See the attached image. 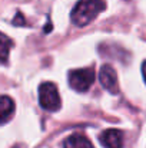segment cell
<instances>
[{
    "mask_svg": "<svg viewBox=\"0 0 146 148\" xmlns=\"http://www.w3.org/2000/svg\"><path fill=\"white\" fill-rule=\"evenodd\" d=\"M105 7L106 4L103 0H80L72 10V22L79 27H85L96 19Z\"/></svg>",
    "mask_w": 146,
    "mask_h": 148,
    "instance_id": "6da1fadb",
    "label": "cell"
},
{
    "mask_svg": "<svg viewBox=\"0 0 146 148\" xmlns=\"http://www.w3.org/2000/svg\"><path fill=\"white\" fill-rule=\"evenodd\" d=\"M39 103L46 111H57L60 108V95L57 91V86L52 82H43L39 86Z\"/></svg>",
    "mask_w": 146,
    "mask_h": 148,
    "instance_id": "7a4b0ae2",
    "label": "cell"
},
{
    "mask_svg": "<svg viewBox=\"0 0 146 148\" xmlns=\"http://www.w3.org/2000/svg\"><path fill=\"white\" fill-rule=\"evenodd\" d=\"M95 72L92 68H83L77 71H72L69 73V84L77 92H86L93 85Z\"/></svg>",
    "mask_w": 146,
    "mask_h": 148,
    "instance_id": "3957f363",
    "label": "cell"
},
{
    "mask_svg": "<svg viewBox=\"0 0 146 148\" xmlns=\"http://www.w3.org/2000/svg\"><path fill=\"white\" fill-rule=\"evenodd\" d=\"M99 79L102 86L109 91L110 94H117L119 92V85H117V75L116 71L110 65H103L99 72Z\"/></svg>",
    "mask_w": 146,
    "mask_h": 148,
    "instance_id": "277c9868",
    "label": "cell"
},
{
    "mask_svg": "<svg viewBox=\"0 0 146 148\" xmlns=\"http://www.w3.org/2000/svg\"><path fill=\"white\" fill-rule=\"evenodd\" d=\"M99 140L105 148H123V134L119 130H106Z\"/></svg>",
    "mask_w": 146,
    "mask_h": 148,
    "instance_id": "5b68a950",
    "label": "cell"
},
{
    "mask_svg": "<svg viewBox=\"0 0 146 148\" xmlns=\"http://www.w3.org/2000/svg\"><path fill=\"white\" fill-rule=\"evenodd\" d=\"M14 112V102L7 95H0V125L6 124Z\"/></svg>",
    "mask_w": 146,
    "mask_h": 148,
    "instance_id": "8992f818",
    "label": "cell"
},
{
    "mask_svg": "<svg viewBox=\"0 0 146 148\" xmlns=\"http://www.w3.org/2000/svg\"><path fill=\"white\" fill-rule=\"evenodd\" d=\"M63 148H95L92 143L83 134H73L66 138L63 143Z\"/></svg>",
    "mask_w": 146,
    "mask_h": 148,
    "instance_id": "52a82bcc",
    "label": "cell"
},
{
    "mask_svg": "<svg viewBox=\"0 0 146 148\" xmlns=\"http://www.w3.org/2000/svg\"><path fill=\"white\" fill-rule=\"evenodd\" d=\"M12 46H13L12 39L0 32V62H7Z\"/></svg>",
    "mask_w": 146,
    "mask_h": 148,
    "instance_id": "ba28073f",
    "label": "cell"
},
{
    "mask_svg": "<svg viewBox=\"0 0 146 148\" xmlns=\"http://www.w3.org/2000/svg\"><path fill=\"white\" fill-rule=\"evenodd\" d=\"M19 22H20V23H22V26H23V25H24V20H23V16H22V14H20V13H19V14H17V16H16V19H14V20H13V23H14V25H17V23H19Z\"/></svg>",
    "mask_w": 146,
    "mask_h": 148,
    "instance_id": "9c48e42d",
    "label": "cell"
},
{
    "mask_svg": "<svg viewBox=\"0 0 146 148\" xmlns=\"http://www.w3.org/2000/svg\"><path fill=\"white\" fill-rule=\"evenodd\" d=\"M142 75H143V79H145V82H146V60L142 63Z\"/></svg>",
    "mask_w": 146,
    "mask_h": 148,
    "instance_id": "30bf717a",
    "label": "cell"
}]
</instances>
